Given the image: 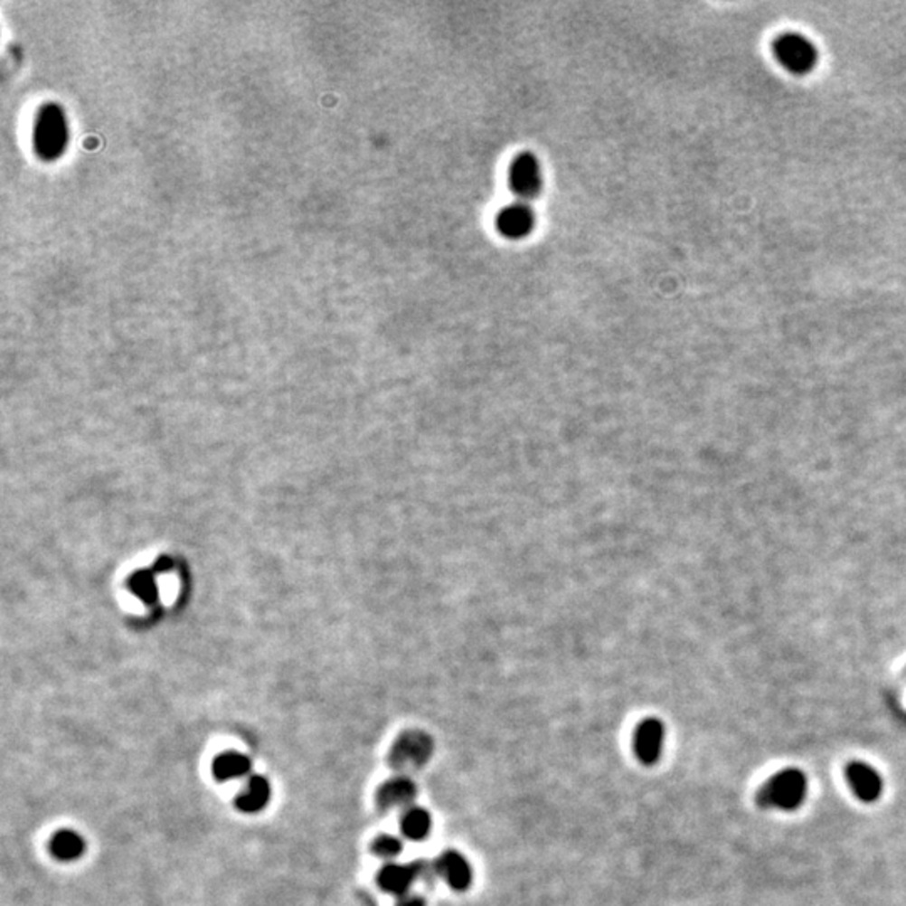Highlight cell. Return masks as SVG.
Masks as SVG:
<instances>
[{"label":"cell","mask_w":906,"mask_h":906,"mask_svg":"<svg viewBox=\"0 0 906 906\" xmlns=\"http://www.w3.org/2000/svg\"><path fill=\"white\" fill-rule=\"evenodd\" d=\"M415 797L417 786L408 778L390 779L378 790V804L383 809L408 807Z\"/></svg>","instance_id":"30bf717a"},{"label":"cell","mask_w":906,"mask_h":906,"mask_svg":"<svg viewBox=\"0 0 906 906\" xmlns=\"http://www.w3.org/2000/svg\"><path fill=\"white\" fill-rule=\"evenodd\" d=\"M401 833L411 841H421L430 835L431 816L421 807H408L401 816Z\"/></svg>","instance_id":"5bb4252c"},{"label":"cell","mask_w":906,"mask_h":906,"mask_svg":"<svg viewBox=\"0 0 906 906\" xmlns=\"http://www.w3.org/2000/svg\"><path fill=\"white\" fill-rule=\"evenodd\" d=\"M665 744V727L658 719H646L641 722L635 732L633 750L639 762L651 766L660 760Z\"/></svg>","instance_id":"8992f818"},{"label":"cell","mask_w":906,"mask_h":906,"mask_svg":"<svg viewBox=\"0 0 906 906\" xmlns=\"http://www.w3.org/2000/svg\"><path fill=\"white\" fill-rule=\"evenodd\" d=\"M772 52L779 64L796 76L809 74L819 61V52L813 41L799 33L778 35L772 44Z\"/></svg>","instance_id":"7a4b0ae2"},{"label":"cell","mask_w":906,"mask_h":906,"mask_svg":"<svg viewBox=\"0 0 906 906\" xmlns=\"http://www.w3.org/2000/svg\"><path fill=\"white\" fill-rule=\"evenodd\" d=\"M431 745L430 737L421 732H408L400 737L396 742L390 760L396 769H417L430 759Z\"/></svg>","instance_id":"5b68a950"},{"label":"cell","mask_w":906,"mask_h":906,"mask_svg":"<svg viewBox=\"0 0 906 906\" xmlns=\"http://www.w3.org/2000/svg\"><path fill=\"white\" fill-rule=\"evenodd\" d=\"M270 797H272V788L268 779L264 776H250L244 790L237 796L235 806L242 813L257 814L268 807Z\"/></svg>","instance_id":"9c48e42d"},{"label":"cell","mask_w":906,"mask_h":906,"mask_svg":"<svg viewBox=\"0 0 906 906\" xmlns=\"http://www.w3.org/2000/svg\"><path fill=\"white\" fill-rule=\"evenodd\" d=\"M845 776L854 796L863 802H874L883 792V779L874 767L854 760L846 767Z\"/></svg>","instance_id":"52a82bcc"},{"label":"cell","mask_w":906,"mask_h":906,"mask_svg":"<svg viewBox=\"0 0 906 906\" xmlns=\"http://www.w3.org/2000/svg\"><path fill=\"white\" fill-rule=\"evenodd\" d=\"M807 796V778L799 769H784L767 780L757 794V802L766 809L794 811Z\"/></svg>","instance_id":"6da1fadb"},{"label":"cell","mask_w":906,"mask_h":906,"mask_svg":"<svg viewBox=\"0 0 906 906\" xmlns=\"http://www.w3.org/2000/svg\"><path fill=\"white\" fill-rule=\"evenodd\" d=\"M437 863V873L457 892H465L474 880V872L470 863L457 851H447Z\"/></svg>","instance_id":"ba28073f"},{"label":"cell","mask_w":906,"mask_h":906,"mask_svg":"<svg viewBox=\"0 0 906 906\" xmlns=\"http://www.w3.org/2000/svg\"><path fill=\"white\" fill-rule=\"evenodd\" d=\"M415 880H417V874H415L413 864L411 866H403V864H396V863L386 864L378 874L380 888L386 893L400 896V898L408 895V890Z\"/></svg>","instance_id":"8fae6325"},{"label":"cell","mask_w":906,"mask_h":906,"mask_svg":"<svg viewBox=\"0 0 906 906\" xmlns=\"http://www.w3.org/2000/svg\"><path fill=\"white\" fill-rule=\"evenodd\" d=\"M396 906H425V901L421 896L405 895L400 898Z\"/></svg>","instance_id":"2e32d148"},{"label":"cell","mask_w":906,"mask_h":906,"mask_svg":"<svg viewBox=\"0 0 906 906\" xmlns=\"http://www.w3.org/2000/svg\"><path fill=\"white\" fill-rule=\"evenodd\" d=\"M401 849H403V845L400 843V839L390 836V835L376 837L373 841V853L383 860H393L401 853Z\"/></svg>","instance_id":"9a60e30c"},{"label":"cell","mask_w":906,"mask_h":906,"mask_svg":"<svg viewBox=\"0 0 906 906\" xmlns=\"http://www.w3.org/2000/svg\"><path fill=\"white\" fill-rule=\"evenodd\" d=\"M535 213L531 203L515 200L505 205L495 217L497 232L507 241H521L534 231Z\"/></svg>","instance_id":"277c9868"},{"label":"cell","mask_w":906,"mask_h":906,"mask_svg":"<svg viewBox=\"0 0 906 906\" xmlns=\"http://www.w3.org/2000/svg\"><path fill=\"white\" fill-rule=\"evenodd\" d=\"M507 182L512 193L521 202H533L543 192V168L541 163L533 153L523 151L519 153L507 172Z\"/></svg>","instance_id":"3957f363"},{"label":"cell","mask_w":906,"mask_h":906,"mask_svg":"<svg viewBox=\"0 0 906 906\" xmlns=\"http://www.w3.org/2000/svg\"><path fill=\"white\" fill-rule=\"evenodd\" d=\"M49 851L58 861L71 863L80 860L86 851V841L72 829H61L49 841Z\"/></svg>","instance_id":"4fadbf2b"},{"label":"cell","mask_w":906,"mask_h":906,"mask_svg":"<svg viewBox=\"0 0 906 906\" xmlns=\"http://www.w3.org/2000/svg\"><path fill=\"white\" fill-rule=\"evenodd\" d=\"M250 769H252L250 759L247 755L232 750V752H223L213 759L212 774L219 782H229L249 776Z\"/></svg>","instance_id":"7c38bea8"}]
</instances>
